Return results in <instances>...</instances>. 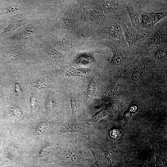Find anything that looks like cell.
Wrapping results in <instances>:
<instances>
[{"mask_svg":"<svg viewBox=\"0 0 167 167\" xmlns=\"http://www.w3.org/2000/svg\"><path fill=\"white\" fill-rule=\"evenodd\" d=\"M166 55V50L164 49H157L154 54L155 58L157 60H161Z\"/></svg>","mask_w":167,"mask_h":167,"instance_id":"33","label":"cell"},{"mask_svg":"<svg viewBox=\"0 0 167 167\" xmlns=\"http://www.w3.org/2000/svg\"><path fill=\"white\" fill-rule=\"evenodd\" d=\"M109 33L112 38L118 39L122 36V30L121 27L118 24L114 23L109 27Z\"/></svg>","mask_w":167,"mask_h":167,"instance_id":"22","label":"cell"},{"mask_svg":"<svg viewBox=\"0 0 167 167\" xmlns=\"http://www.w3.org/2000/svg\"><path fill=\"white\" fill-rule=\"evenodd\" d=\"M141 20L140 23L143 28H148L153 26L149 13H143L141 15Z\"/></svg>","mask_w":167,"mask_h":167,"instance_id":"26","label":"cell"},{"mask_svg":"<svg viewBox=\"0 0 167 167\" xmlns=\"http://www.w3.org/2000/svg\"><path fill=\"white\" fill-rule=\"evenodd\" d=\"M149 142L156 157V167H167V161L163 156L161 150L158 148L156 141L154 139H150Z\"/></svg>","mask_w":167,"mask_h":167,"instance_id":"11","label":"cell"},{"mask_svg":"<svg viewBox=\"0 0 167 167\" xmlns=\"http://www.w3.org/2000/svg\"><path fill=\"white\" fill-rule=\"evenodd\" d=\"M109 135L112 138L116 139L119 137L120 133L118 130L113 128L110 131Z\"/></svg>","mask_w":167,"mask_h":167,"instance_id":"36","label":"cell"},{"mask_svg":"<svg viewBox=\"0 0 167 167\" xmlns=\"http://www.w3.org/2000/svg\"><path fill=\"white\" fill-rule=\"evenodd\" d=\"M4 28L2 25L0 24V33L3 31Z\"/></svg>","mask_w":167,"mask_h":167,"instance_id":"38","label":"cell"},{"mask_svg":"<svg viewBox=\"0 0 167 167\" xmlns=\"http://www.w3.org/2000/svg\"><path fill=\"white\" fill-rule=\"evenodd\" d=\"M22 9L19 2L13 4L5 3L0 8V15H5L20 11Z\"/></svg>","mask_w":167,"mask_h":167,"instance_id":"16","label":"cell"},{"mask_svg":"<svg viewBox=\"0 0 167 167\" xmlns=\"http://www.w3.org/2000/svg\"><path fill=\"white\" fill-rule=\"evenodd\" d=\"M124 33L127 42L130 48L132 47L136 42V35L130 29L125 27Z\"/></svg>","mask_w":167,"mask_h":167,"instance_id":"23","label":"cell"},{"mask_svg":"<svg viewBox=\"0 0 167 167\" xmlns=\"http://www.w3.org/2000/svg\"><path fill=\"white\" fill-rule=\"evenodd\" d=\"M147 69V66L144 65H141L137 67L133 71L131 79L134 81L139 79L145 74Z\"/></svg>","mask_w":167,"mask_h":167,"instance_id":"25","label":"cell"},{"mask_svg":"<svg viewBox=\"0 0 167 167\" xmlns=\"http://www.w3.org/2000/svg\"><path fill=\"white\" fill-rule=\"evenodd\" d=\"M11 110L13 114L17 117H21L22 114V112L21 109L17 106H13Z\"/></svg>","mask_w":167,"mask_h":167,"instance_id":"35","label":"cell"},{"mask_svg":"<svg viewBox=\"0 0 167 167\" xmlns=\"http://www.w3.org/2000/svg\"><path fill=\"white\" fill-rule=\"evenodd\" d=\"M46 105L47 109L50 110H56L57 109V104L56 100L53 95L50 94L48 96Z\"/></svg>","mask_w":167,"mask_h":167,"instance_id":"28","label":"cell"},{"mask_svg":"<svg viewBox=\"0 0 167 167\" xmlns=\"http://www.w3.org/2000/svg\"><path fill=\"white\" fill-rule=\"evenodd\" d=\"M5 52V58L6 62L9 66L22 60L25 54L21 50L14 49L6 50Z\"/></svg>","mask_w":167,"mask_h":167,"instance_id":"8","label":"cell"},{"mask_svg":"<svg viewBox=\"0 0 167 167\" xmlns=\"http://www.w3.org/2000/svg\"><path fill=\"white\" fill-rule=\"evenodd\" d=\"M116 1H109L105 4L103 9L104 12H110L116 9L118 6V3Z\"/></svg>","mask_w":167,"mask_h":167,"instance_id":"30","label":"cell"},{"mask_svg":"<svg viewBox=\"0 0 167 167\" xmlns=\"http://www.w3.org/2000/svg\"><path fill=\"white\" fill-rule=\"evenodd\" d=\"M31 85L36 87L40 90H43L47 87L46 83L44 80L40 79H37L31 83Z\"/></svg>","mask_w":167,"mask_h":167,"instance_id":"31","label":"cell"},{"mask_svg":"<svg viewBox=\"0 0 167 167\" xmlns=\"http://www.w3.org/2000/svg\"><path fill=\"white\" fill-rule=\"evenodd\" d=\"M54 46L58 51L67 52L74 49L75 45L71 39L67 37H62L55 42Z\"/></svg>","mask_w":167,"mask_h":167,"instance_id":"12","label":"cell"},{"mask_svg":"<svg viewBox=\"0 0 167 167\" xmlns=\"http://www.w3.org/2000/svg\"><path fill=\"white\" fill-rule=\"evenodd\" d=\"M101 149L105 157L109 162L110 167H116V158L113 152L102 142H94Z\"/></svg>","mask_w":167,"mask_h":167,"instance_id":"15","label":"cell"},{"mask_svg":"<svg viewBox=\"0 0 167 167\" xmlns=\"http://www.w3.org/2000/svg\"><path fill=\"white\" fill-rule=\"evenodd\" d=\"M43 48L44 52L51 61L57 64L61 63V59L64 57V55L46 41L43 43Z\"/></svg>","mask_w":167,"mask_h":167,"instance_id":"9","label":"cell"},{"mask_svg":"<svg viewBox=\"0 0 167 167\" xmlns=\"http://www.w3.org/2000/svg\"><path fill=\"white\" fill-rule=\"evenodd\" d=\"M53 124V122L48 121H43L41 122L36 125L34 130V132L36 134H41L51 128Z\"/></svg>","mask_w":167,"mask_h":167,"instance_id":"21","label":"cell"},{"mask_svg":"<svg viewBox=\"0 0 167 167\" xmlns=\"http://www.w3.org/2000/svg\"><path fill=\"white\" fill-rule=\"evenodd\" d=\"M37 28L34 25H29L21 31L7 38L10 41H18L33 37L37 33Z\"/></svg>","mask_w":167,"mask_h":167,"instance_id":"6","label":"cell"},{"mask_svg":"<svg viewBox=\"0 0 167 167\" xmlns=\"http://www.w3.org/2000/svg\"><path fill=\"white\" fill-rule=\"evenodd\" d=\"M127 11L132 25L139 31L140 26V22L138 15L136 11L133 6L129 5L127 7Z\"/></svg>","mask_w":167,"mask_h":167,"instance_id":"19","label":"cell"},{"mask_svg":"<svg viewBox=\"0 0 167 167\" xmlns=\"http://www.w3.org/2000/svg\"><path fill=\"white\" fill-rule=\"evenodd\" d=\"M84 11V20L91 24L98 22L104 16V10L99 5L85 7Z\"/></svg>","mask_w":167,"mask_h":167,"instance_id":"3","label":"cell"},{"mask_svg":"<svg viewBox=\"0 0 167 167\" xmlns=\"http://www.w3.org/2000/svg\"><path fill=\"white\" fill-rule=\"evenodd\" d=\"M60 132L62 134L79 133L85 136L87 135L88 131L84 124L77 122H72L65 125L62 128Z\"/></svg>","mask_w":167,"mask_h":167,"instance_id":"7","label":"cell"},{"mask_svg":"<svg viewBox=\"0 0 167 167\" xmlns=\"http://www.w3.org/2000/svg\"><path fill=\"white\" fill-rule=\"evenodd\" d=\"M112 56L109 61V64L113 66H117L121 64L125 60L123 54L120 52L112 49Z\"/></svg>","mask_w":167,"mask_h":167,"instance_id":"20","label":"cell"},{"mask_svg":"<svg viewBox=\"0 0 167 167\" xmlns=\"http://www.w3.org/2000/svg\"><path fill=\"white\" fill-rule=\"evenodd\" d=\"M80 140L82 143L91 152L95 161L96 167H108V165L104 158L102 153L94 147L92 143L85 136L82 135Z\"/></svg>","mask_w":167,"mask_h":167,"instance_id":"5","label":"cell"},{"mask_svg":"<svg viewBox=\"0 0 167 167\" xmlns=\"http://www.w3.org/2000/svg\"><path fill=\"white\" fill-rule=\"evenodd\" d=\"M150 13L153 26L167 15L166 12H151Z\"/></svg>","mask_w":167,"mask_h":167,"instance_id":"29","label":"cell"},{"mask_svg":"<svg viewBox=\"0 0 167 167\" xmlns=\"http://www.w3.org/2000/svg\"><path fill=\"white\" fill-rule=\"evenodd\" d=\"M71 114L73 119H75L78 110V105L76 99L73 96H71L70 97Z\"/></svg>","mask_w":167,"mask_h":167,"instance_id":"27","label":"cell"},{"mask_svg":"<svg viewBox=\"0 0 167 167\" xmlns=\"http://www.w3.org/2000/svg\"><path fill=\"white\" fill-rule=\"evenodd\" d=\"M91 72V70L87 67L75 68L72 67L65 73V76L68 77H86L89 75Z\"/></svg>","mask_w":167,"mask_h":167,"instance_id":"14","label":"cell"},{"mask_svg":"<svg viewBox=\"0 0 167 167\" xmlns=\"http://www.w3.org/2000/svg\"><path fill=\"white\" fill-rule=\"evenodd\" d=\"M113 105H110L107 106L94 115L89 119L88 122L90 123H94L106 116L112 117L116 111Z\"/></svg>","mask_w":167,"mask_h":167,"instance_id":"13","label":"cell"},{"mask_svg":"<svg viewBox=\"0 0 167 167\" xmlns=\"http://www.w3.org/2000/svg\"><path fill=\"white\" fill-rule=\"evenodd\" d=\"M99 52L90 51L81 52L75 57L73 61L75 63L80 65L89 64L95 61L94 55Z\"/></svg>","mask_w":167,"mask_h":167,"instance_id":"10","label":"cell"},{"mask_svg":"<svg viewBox=\"0 0 167 167\" xmlns=\"http://www.w3.org/2000/svg\"><path fill=\"white\" fill-rule=\"evenodd\" d=\"M30 106L31 113L33 114L36 112L37 106L36 97L34 94L32 95L31 97Z\"/></svg>","mask_w":167,"mask_h":167,"instance_id":"34","label":"cell"},{"mask_svg":"<svg viewBox=\"0 0 167 167\" xmlns=\"http://www.w3.org/2000/svg\"><path fill=\"white\" fill-rule=\"evenodd\" d=\"M63 167H79L75 166H64Z\"/></svg>","mask_w":167,"mask_h":167,"instance_id":"39","label":"cell"},{"mask_svg":"<svg viewBox=\"0 0 167 167\" xmlns=\"http://www.w3.org/2000/svg\"><path fill=\"white\" fill-rule=\"evenodd\" d=\"M57 163L58 165L62 167H92L93 165L92 157L70 139L66 142L64 150Z\"/></svg>","mask_w":167,"mask_h":167,"instance_id":"1","label":"cell"},{"mask_svg":"<svg viewBox=\"0 0 167 167\" xmlns=\"http://www.w3.org/2000/svg\"><path fill=\"white\" fill-rule=\"evenodd\" d=\"M122 74L115 77L109 84L107 86L105 92L106 95L112 96L117 93L118 90L120 86L118 83L119 79Z\"/></svg>","mask_w":167,"mask_h":167,"instance_id":"18","label":"cell"},{"mask_svg":"<svg viewBox=\"0 0 167 167\" xmlns=\"http://www.w3.org/2000/svg\"><path fill=\"white\" fill-rule=\"evenodd\" d=\"M74 22L71 9H68L51 28V31L60 29L71 30L73 28Z\"/></svg>","mask_w":167,"mask_h":167,"instance_id":"4","label":"cell"},{"mask_svg":"<svg viewBox=\"0 0 167 167\" xmlns=\"http://www.w3.org/2000/svg\"><path fill=\"white\" fill-rule=\"evenodd\" d=\"M4 17L9 18L11 21L9 25L4 28L0 33V39L10 36L15 30L28 23L29 19L24 14H19Z\"/></svg>","mask_w":167,"mask_h":167,"instance_id":"2","label":"cell"},{"mask_svg":"<svg viewBox=\"0 0 167 167\" xmlns=\"http://www.w3.org/2000/svg\"><path fill=\"white\" fill-rule=\"evenodd\" d=\"M161 37L157 32H155L150 38V43L153 45H158L161 43Z\"/></svg>","mask_w":167,"mask_h":167,"instance_id":"32","label":"cell"},{"mask_svg":"<svg viewBox=\"0 0 167 167\" xmlns=\"http://www.w3.org/2000/svg\"><path fill=\"white\" fill-rule=\"evenodd\" d=\"M96 81L93 77L90 79L88 85L86 93V103L88 104L91 101L96 93Z\"/></svg>","mask_w":167,"mask_h":167,"instance_id":"17","label":"cell"},{"mask_svg":"<svg viewBox=\"0 0 167 167\" xmlns=\"http://www.w3.org/2000/svg\"><path fill=\"white\" fill-rule=\"evenodd\" d=\"M15 89L17 95L19 97L23 96V93L19 84L17 83L15 84Z\"/></svg>","mask_w":167,"mask_h":167,"instance_id":"37","label":"cell"},{"mask_svg":"<svg viewBox=\"0 0 167 167\" xmlns=\"http://www.w3.org/2000/svg\"><path fill=\"white\" fill-rule=\"evenodd\" d=\"M56 144L50 143L44 145L41 148L39 153V156L43 157L52 153L56 147Z\"/></svg>","mask_w":167,"mask_h":167,"instance_id":"24","label":"cell"}]
</instances>
